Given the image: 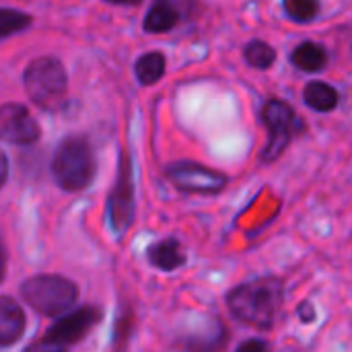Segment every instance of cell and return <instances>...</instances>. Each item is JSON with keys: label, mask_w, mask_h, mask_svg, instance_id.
Returning a JSON list of instances; mask_svg holds the SVG:
<instances>
[{"label": "cell", "mask_w": 352, "mask_h": 352, "mask_svg": "<svg viewBox=\"0 0 352 352\" xmlns=\"http://www.w3.org/2000/svg\"><path fill=\"white\" fill-rule=\"evenodd\" d=\"M283 301H285V287L283 280L276 276H262L243 283L227 295L229 311L237 320L262 330L272 328L283 307Z\"/></svg>", "instance_id": "cell-1"}, {"label": "cell", "mask_w": 352, "mask_h": 352, "mask_svg": "<svg viewBox=\"0 0 352 352\" xmlns=\"http://www.w3.org/2000/svg\"><path fill=\"white\" fill-rule=\"evenodd\" d=\"M41 130L25 105L6 103L0 107V140L10 144H33Z\"/></svg>", "instance_id": "cell-9"}, {"label": "cell", "mask_w": 352, "mask_h": 352, "mask_svg": "<svg viewBox=\"0 0 352 352\" xmlns=\"http://www.w3.org/2000/svg\"><path fill=\"white\" fill-rule=\"evenodd\" d=\"M4 276H6V250L0 241V283L4 280Z\"/></svg>", "instance_id": "cell-22"}, {"label": "cell", "mask_w": 352, "mask_h": 352, "mask_svg": "<svg viewBox=\"0 0 352 352\" xmlns=\"http://www.w3.org/2000/svg\"><path fill=\"white\" fill-rule=\"evenodd\" d=\"M101 320V311L97 307H82L66 318L58 320L47 332H45V342L52 346H68L78 340H82L93 326Z\"/></svg>", "instance_id": "cell-8"}, {"label": "cell", "mask_w": 352, "mask_h": 352, "mask_svg": "<svg viewBox=\"0 0 352 352\" xmlns=\"http://www.w3.org/2000/svg\"><path fill=\"white\" fill-rule=\"evenodd\" d=\"M283 6L295 23H309L320 14V0H283Z\"/></svg>", "instance_id": "cell-17"}, {"label": "cell", "mask_w": 352, "mask_h": 352, "mask_svg": "<svg viewBox=\"0 0 352 352\" xmlns=\"http://www.w3.org/2000/svg\"><path fill=\"white\" fill-rule=\"evenodd\" d=\"M27 95L41 109H58L66 99L68 78L60 60L43 56L33 60L23 76Z\"/></svg>", "instance_id": "cell-3"}, {"label": "cell", "mask_w": 352, "mask_h": 352, "mask_svg": "<svg viewBox=\"0 0 352 352\" xmlns=\"http://www.w3.org/2000/svg\"><path fill=\"white\" fill-rule=\"evenodd\" d=\"M6 177H8V159H6V155L0 151V188L4 186Z\"/></svg>", "instance_id": "cell-21"}, {"label": "cell", "mask_w": 352, "mask_h": 352, "mask_svg": "<svg viewBox=\"0 0 352 352\" xmlns=\"http://www.w3.org/2000/svg\"><path fill=\"white\" fill-rule=\"evenodd\" d=\"M165 66H167V62L161 52H148L136 60L134 72H136L140 85H155L165 74Z\"/></svg>", "instance_id": "cell-15"}, {"label": "cell", "mask_w": 352, "mask_h": 352, "mask_svg": "<svg viewBox=\"0 0 352 352\" xmlns=\"http://www.w3.org/2000/svg\"><path fill=\"white\" fill-rule=\"evenodd\" d=\"M23 299L41 316H60L78 299V289L72 280L56 274H39L23 283Z\"/></svg>", "instance_id": "cell-4"}, {"label": "cell", "mask_w": 352, "mask_h": 352, "mask_svg": "<svg viewBox=\"0 0 352 352\" xmlns=\"http://www.w3.org/2000/svg\"><path fill=\"white\" fill-rule=\"evenodd\" d=\"M105 2H111V4H138L140 0H105Z\"/></svg>", "instance_id": "cell-23"}, {"label": "cell", "mask_w": 352, "mask_h": 352, "mask_svg": "<svg viewBox=\"0 0 352 352\" xmlns=\"http://www.w3.org/2000/svg\"><path fill=\"white\" fill-rule=\"evenodd\" d=\"M179 21V12L175 10L173 4H169L167 0H157L153 4V8L148 10V14L144 16V31L148 33H165L169 29H173Z\"/></svg>", "instance_id": "cell-14"}, {"label": "cell", "mask_w": 352, "mask_h": 352, "mask_svg": "<svg viewBox=\"0 0 352 352\" xmlns=\"http://www.w3.org/2000/svg\"><path fill=\"white\" fill-rule=\"evenodd\" d=\"M291 62L303 72H320L328 66V52L316 41H303L293 50Z\"/></svg>", "instance_id": "cell-11"}, {"label": "cell", "mask_w": 352, "mask_h": 352, "mask_svg": "<svg viewBox=\"0 0 352 352\" xmlns=\"http://www.w3.org/2000/svg\"><path fill=\"white\" fill-rule=\"evenodd\" d=\"M303 101L309 109L320 111V113H328V111H334L338 107L340 95L332 85L322 82V80H314V82L305 85Z\"/></svg>", "instance_id": "cell-12"}, {"label": "cell", "mask_w": 352, "mask_h": 352, "mask_svg": "<svg viewBox=\"0 0 352 352\" xmlns=\"http://www.w3.org/2000/svg\"><path fill=\"white\" fill-rule=\"evenodd\" d=\"M262 122L268 130V144L262 153L264 161H274L291 144V140L305 130L297 111L283 99L266 101L262 109Z\"/></svg>", "instance_id": "cell-5"}, {"label": "cell", "mask_w": 352, "mask_h": 352, "mask_svg": "<svg viewBox=\"0 0 352 352\" xmlns=\"http://www.w3.org/2000/svg\"><path fill=\"white\" fill-rule=\"evenodd\" d=\"M297 316H299V320H301L303 324H311V322L316 320V309H314V305H311L309 301H303V303L297 307Z\"/></svg>", "instance_id": "cell-19"}, {"label": "cell", "mask_w": 352, "mask_h": 352, "mask_svg": "<svg viewBox=\"0 0 352 352\" xmlns=\"http://www.w3.org/2000/svg\"><path fill=\"white\" fill-rule=\"evenodd\" d=\"M165 175L179 190L190 194H219L227 186V177L223 173L192 161H177L167 165Z\"/></svg>", "instance_id": "cell-7"}, {"label": "cell", "mask_w": 352, "mask_h": 352, "mask_svg": "<svg viewBox=\"0 0 352 352\" xmlns=\"http://www.w3.org/2000/svg\"><path fill=\"white\" fill-rule=\"evenodd\" d=\"M95 167L93 148L82 136L64 138L52 159V173L58 186L68 192L85 190L95 177Z\"/></svg>", "instance_id": "cell-2"}, {"label": "cell", "mask_w": 352, "mask_h": 352, "mask_svg": "<svg viewBox=\"0 0 352 352\" xmlns=\"http://www.w3.org/2000/svg\"><path fill=\"white\" fill-rule=\"evenodd\" d=\"M33 19L21 10H12V8H0V39L25 31L27 27H31Z\"/></svg>", "instance_id": "cell-18"}, {"label": "cell", "mask_w": 352, "mask_h": 352, "mask_svg": "<svg viewBox=\"0 0 352 352\" xmlns=\"http://www.w3.org/2000/svg\"><path fill=\"white\" fill-rule=\"evenodd\" d=\"M243 56H245V62L258 70H268L276 62V50L262 39H252L245 45Z\"/></svg>", "instance_id": "cell-16"}, {"label": "cell", "mask_w": 352, "mask_h": 352, "mask_svg": "<svg viewBox=\"0 0 352 352\" xmlns=\"http://www.w3.org/2000/svg\"><path fill=\"white\" fill-rule=\"evenodd\" d=\"M25 314L10 297H0V346L14 344L25 332Z\"/></svg>", "instance_id": "cell-10"}, {"label": "cell", "mask_w": 352, "mask_h": 352, "mask_svg": "<svg viewBox=\"0 0 352 352\" xmlns=\"http://www.w3.org/2000/svg\"><path fill=\"white\" fill-rule=\"evenodd\" d=\"M148 262L155 268H159V270L171 272V270H175V268L186 264V256H184V250H182L179 241L165 239V241L155 243L148 250Z\"/></svg>", "instance_id": "cell-13"}, {"label": "cell", "mask_w": 352, "mask_h": 352, "mask_svg": "<svg viewBox=\"0 0 352 352\" xmlns=\"http://www.w3.org/2000/svg\"><path fill=\"white\" fill-rule=\"evenodd\" d=\"M266 349H268V344H266V342H262V340H248V342H241L237 351L239 352H250V351L264 352Z\"/></svg>", "instance_id": "cell-20"}, {"label": "cell", "mask_w": 352, "mask_h": 352, "mask_svg": "<svg viewBox=\"0 0 352 352\" xmlns=\"http://www.w3.org/2000/svg\"><path fill=\"white\" fill-rule=\"evenodd\" d=\"M109 221L118 235H124L134 223V184H132V163L126 153L120 157L118 179L109 196Z\"/></svg>", "instance_id": "cell-6"}]
</instances>
